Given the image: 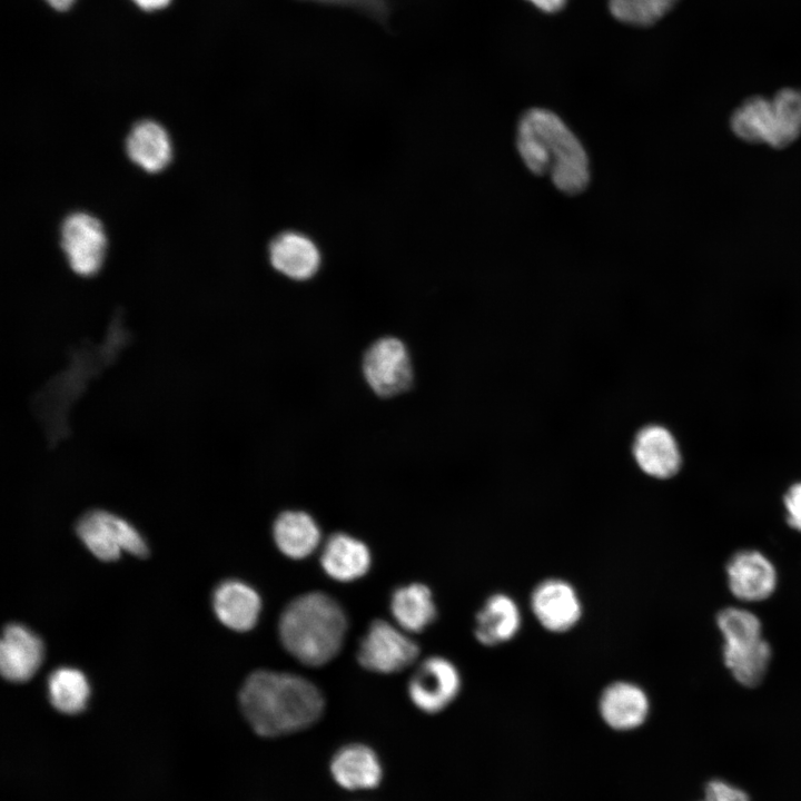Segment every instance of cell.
Returning <instances> with one entry per match:
<instances>
[{
	"label": "cell",
	"mask_w": 801,
	"mask_h": 801,
	"mask_svg": "<svg viewBox=\"0 0 801 801\" xmlns=\"http://www.w3.org/2000/svg\"><path fill=\"white\" fill-rule=\"evenodd\" d=\"M418 645L388 622L375 620L362 639L357 660L359 664L378 673L399 672L415 662Z\"/></svg>",
	"instance_id": "cell-7"
},
{
	"label": "cell",
	"mask_w": 801,
	"mask_h": 801,
	"mask_svg": "<svg viewBox=\"0 0 801 801\" xmlns=\"http://www.w3.org/2000/svg\"><path fill=\"white\" fill-rule=\"evenodd\" d=\"M516 149L535 176L548 177L567 196L582 194L590 184L587 152L581 140L554 111L533 107L516 126Z\"/></svg>",
	"instance_id": "cell-1"
},
{
	"label": "cell",
	"mask_w": 801,
	"mask_h": 801,
	"mask_svg": "<svg viewBox=\"0 0 801 801\" xmlns=\"http://www.w3.org/2000/svg\"><path fill=\"white\" fill-rule=\"evenodd\" d=\"M731 593L745 602H759L772 595L777 587V571L771 561L759 551L735 553L726 565Z\"/></svg>",
	"instance_id": "cell-11"
},
{
	"label": "cell",
	"mask_w": 801,
	"mask_h": 801,
	"mask_svg": "<svg viewBox=\"0 0 801 801\" xmlns=\"http://www.w3.org/2000/svg\"><path fill=\"white\" fill-rule=\"evenodd\" d=\"M679 0H607L612 16L624 23L647 27L663 18Z\"/></svg>",
	"instance_id": "cell-26"
},
{
	"label": "cell",
	"mask_w": 801,
	"mask_h": 801,
	"mask_svg": "<svg viewBox=\"0 0 801 801\" xmlns=\"http://www.w3.org/2000/svg\"><path fill=\"white\" fill-rule=\"evenodd\" d=\"M320 563L330 577L349 582L366 574L370 566V554L367 546L357 538L345 533H335L323 547Z\"/></svg>",
	"instance_id": "cell-20"
},
{
	"label": "cell",
	"mask_w": 801,
	"mask_h": 801,
	"mask_svg": "<svg viewBox=\"0 0 801 801\" xmlns=\"http://www.w3.org/2000/svg\"><path fill=\"white\" fill-rule=\"evenodd\" d=\"M268 259L271 267L281 276L305 281L319 270L322 255L316 243L296 230L277 234L268 246Z\"/></svg>",
	"instance_id": "cell-12"
},
{
	"label": "cell",
	"mask_w": 801,
	"mask_h": 801,
	"mask_svg": "<svg viewBox=\"0 0 801 801\" xmlns=\"http://www.w3.org/2000/svg\"><path fill=\"white\" fill-rule=\"evenodd\" d=\"M733 132L748 142L783 148L801 135V89L784 88L771 99L744 100L731 117Z\"/></svg>",
	"instance_id": "cell-4"
},
{
	"label": "cell",
	"mask_w": 801,
	"mask_h": 801,
	"mask_svg": "<svg viewBox=\"0 0 801 801\" xmlns=\"http://www.w3.org/2000/svg\"><path fill=\"white\" fill-rule=\"evenodd\" d=\"M139 8L146 11L158 10L168 6L170 0H132Z\"/></svg>",
	"instance_id": "cell-31"
},
{
	"label": "cell",
	"mask_w": 801,
	"mask_h": 801,
	"mask_svg": "<svg viewBox=\"0 0 801 801\" xmlns=\"http://www.w3.org/2000/svg\"><path fill=\"white\" fill-rule=\"evenodd\" d=\"M41 639L24 625L8 624L0 643V670L10 682H26L40 668L43 660Z\"/></svg>",
	"instance_id": "cell-13"
},
{
	"label": "cell",
	"mask_w": 801,
	"mask_h": 801,
	"mask_svg": "<svg viewBox=\"0 0 801 801\" xmlns=\"http://www.w3.org/2000/svg\"><path fill=\"white\" fill-rule=\"evenodd\" d=\"M461 690V675L445 657L431 656L419 663L408 682L413 703L426 713H437L451 704Z\"/></svg>",
	"instance_id": "cell-9"
},
{
	"label": "cell",
	"mask_w": 801,
	"mask_h": 801,
	"mask_svg": "<svg viewBox=\"0 0 801 801\" xmlns=\"http://www.w3.org/2000/svg\"><path fill=\"white\" fill-rule=\"evenodd\" d=\"M397 623L407 631L421 632L436 619V606L426 585L413 583L396 589L390 601Z\"/></svg>",
	"instance_id": "cell-22"
},
{
	"label": "cell",
	"mask_w": 801,
	"mask_h": 801,
	"mask_svg": "<svg viewBox=\"0 0 801 801\" xmlns=\"http://www.w3.org/2000/svg\"><path fill=\"white\" fill-rule=\"evenodd\" d=\"M603 720L615 730H632L646 719L650 702L639 685L627 681L609 684L601 694L599 703Z\"/></svg>",
	"instance_id": "cell-15"
},
{
	"label": "cell",
	"mask_w": 801,
	"mask_h": 801,
	"mask_svg": "<svg viewBox=\"0 0 801 801\" xmlns=\"http://www.w3.org/2000/svg\"><path fill=\"white\" fill-rule=\"evenodd\" d=\"M273 535L277 547L290 558H303L319 544L320 531L315 520L303 511H285L275 520Z\"/></svg>",
	"instance_id": "cell-21"
},
{
	"label": "cell",
	"mask_w": 801,
	"mask_h": 801,
	"mask_svg": "<svg viewBox=\"0 0 801 801\" xmlns=\"http://www.w3.org/2000/svg\"><path fill=\"white\" fill-rule=\"evenodd\" d=\"M784 505L788 512V524L792 528L801 532V483L790 487L784 496Z\"/></svg>",
	"instance_id": "cell-29"
},
{
	"label": "cell",
	"mask_w": 801,
	"mask_h": 801,
	"mask_svg": "<svg viewBox=\"0 0 801 801\" xmlns=\"http://www.w3.org/2000/svg\"><path fill=\"white\" fill-rule=\"evenodd\" d=\"M327 6L353 8L374 18L379 23H386L390 14V0H307Z\"/></svg>",
	"instance_id": "cell-27"
},
{
	"label": "cell",
	"mask_w": 801,
	"mask_h": 801,
	"mask_svg": "<svg viewBox=\"0 0 801 801\" xmlns=\"http://www.w3.org/2000/svg\"><path fill=\"white\" fill-rule=\"evenodd\" d=\"M716 624L725 649L744 647L763 639L759 617L745 609H723L716 616Z\"/></svg>",
	"instance_id": "cell-25"
},
{
	"label": "cell",
	"mask_w": 801,
	"mask_h": 801,
	"mask_svg": "<svg viewBox=\"0 0 801 801\" xmlns=\"http://www.w3.org/2000/svg\"><path fill=\"white\" fill-rule=\"evenodd\" d=\"M772 651L764 640L740 647H723V661L733 678L743 686L755 688L765 678L771 661Z\"/></svg>",
	"instance_id": "cell-24"
},
{
	"label": "cell",
	"mask_w": 801,
	"mask_h": 801,
	"mask_svg": "<svg viewBox=\"0 0 801 801\" xmlns=\"http://www.w3.org/2000/svg\"><path fill=\"white\" fill-rule=\"evenodd\" d=\"M212 605L224 625L244 632L257 623L261 602L258 593L248 584L238 580H227L216 587Z\"/></svg>",
	"instance_id": "cell-16"
},
{
	"label": "cell",
	"mask_w": 801,
	"mask_h": 801,
	"mask_svg": "<svg viewBox=\"0 0 801 801\" xmlns=\"http://www.w3.org/2000/svg\"><path fill=\"white\" fill-rule=\"evenodd\" d=\"M241 711L258 734L277 736L303 730L324 710L320 691L308 680L284 672L251 673L239 693Z\"/></svg>",
	"instance_id": "cell-2"
},
{
	"label": "cell",
	"mask_w": 801,
	"mask_h": 801,
	"mask_svg": "<svg viewBox=\"0 0 801 801\" xmlns=\"http://www.w3.org/2000/svg\"><path fill=\"white\" fill-rule=\"evenodd\" d=\"M521 624L516 602L506 594L496 593L487 597L476 614L474 634L481 644L495 646L512 640Z\"/></svg>",
	"instance_id": "cell-17"
},
{
	"label": "cell",
	"mask_w": 801,
	"mask_h": 801,
	"mask_svg": "<svg viewBox=\"0 0 801 801\" xmlns=\"http://www.w3.org/2000/svg\"><path fill=\"white\" fill-rule=\"evenodd\" d=\"M347 621L329 595L310 592L294 599L283 611L278 631L285 649L304 664L318 666L339 652Z\"/></svg>",
	"instance_id": "cell-3"
},
{
	"label": "cell",
	"mask_w": 801,
	"mask_h": 801,
	"mask_svg": "<svg viewBox=\"0 0 801 801\" xmlns=\"http://www.w3.org/2000/svg\"><path fill=\"white\" fill-rule=\"evenodd\" d=\"M531 609L538 623L555 633L571 630L582 616L578 594L568 582L561 578L538 583L531 595Z\"/></svg>",
	"instance_id": "cell-10"
},
{
	"label": "cell",
	"mask_w": 801,
	"mask_h": 801,
	"mask_svg": "<svg viewBox=\"0 0 801 801\" xmlns=\"http://www.w3.org/2000/svg\"><path fill=\"white\" fill-rule=\"evenodd\" d=\"M76 532L86 547L105 562L118 560L122 551L138 557L149 553L140 533L126 520L107 511L95 510L82 515Z\"/></svg>",
	"instance_id": "cell-5"
},
{
	"label": "cell",
	"mask_w": 801,
	"mask_h": 801,
	"mask_svg": "<svg viewBox=\"0 0 801 801\" xmlns=\"http://www.w3.org/2000/svg\"><path fill=\"white\" fill-rule=\"evenodd\" d=\"M362 367L367 385L380 397H392L407 390L413 380L408 349L396 337L386 336L375 340L366 349Z\"/></svg>",
	"instance_id": "cell-6"
},
{
	"label": "cell",
	"mask_w": 801,
	"mask_h": 801,
	"mask_svg": "<svg viewBox=\"0 0 801 801\" xmlns=\"http://www.w3.org/2000/svg\"><path fill=\"white\" fill-rule=\"evenodd\" d=\"M50 7L58 11H65L68 10L75 0H46Z\"/></svg>",
	"instance_id": "cell-32"
},
{
	"label": "cell",
	"mask_w": 801,
	"mask_h": 801,
	"mask_svg": "<svg viewBox=\"0 0 801 801\" xmlns=\"http://www.w3.org/2000/svg\"><path fill=\"white\" fill-rule=\"evenodd\" d=\"M47 685L50 703L57 711L77 714L87 706L90 685L80 670L58 668L49 675Z\"/></svg>",
	"instance_id": "cell-23"
},
{
	"label": "cell",
	"mask_w": 801,
	"mask_h": 801,
	"mask_svg": "<svg viewBox=\"0 0 801 801\" xmlns=\"http://www.w3.org/2000/svg\"><path fill=\"white\" fill-rule=\"evenodd\" d=\"M537 9L546 13H554L563 9L567 0H527Z\"/></svg>",
	"instance_id": "cell-30"
},
{
	"label": "cell",
	"mask_w": 801,
	"mask_h": 801,
	"mask_svg": "<svg viewBox=\"0 0 801 801\" xmlns=\"http://www.w3.org/2000/svg\"><path fill=\"white\" fill-rule=\"evenodd\" d=\"M335 781L348 790L373 789L382 780V767L375 752L363 744L342 748L330 762Z\"/></svg>",
	"instance_id": "cell-19"
},
{
	"label": "cell",
	"mask_w": 801,
	"mask_h": 801,
	"mask_svg": "<svg viewBox=\"0 0 801 801\" xmlns=\"http://www.w3.org/2000/svg\"><path fill=\"white\" fill-rule=\"evenodd\" d=\"M704 801H750L740 789L722 780H712L705 787Z\"/></svg>",
	"instance_id": "cell-28"
},
{
	"label": "cell",
	"mask_w": 801,
	"mask_h": 801,
	"mask_svg": "<svg viewBox=\"0 0 801 801\" xmlns=\"http://www.w3.org/2000/svg\"><path fill=\"white\" fill-rule=\"evenodd\" d=\"M129 159L147 172L165 169L171 160V141L166 129L154 120L136 122L126 139Z\"/></svg>",
	"instance_id": "cell-18"
},
{
	"label": "cell",
	"mask_w": 801,
	"mask_h": 801,
	"mask_svg": "<svg viewBox=\"0 0 801 801\" xmlns=\"http://www.w3.org/2000/svg\"><path fill=\"white\" fill-rule=\"evenodd\" d=\"M632 454L639 468L654 478L672 477L681 465L675 438L669 429L660 425H647L636 433Z\"/></svg>",
	"instance_id": "cell-14"
},
{
	"label": "cell",
	"mask_w": 801,
	"mask_h": 801,
	"mask_svg": "<svg viewBox=\"0 0 801 801\" xmlns=\"http://www.w3.org/2000/svg\"><path fill=\"white\" fill-rule=\"evenodd\" d=\"M61 247L70 268L80 276H92L101 267L107 238L98 218L73 212L61 225Z\"/></svg>",
	"instance_id": "cell-8"
}]
</instances>
